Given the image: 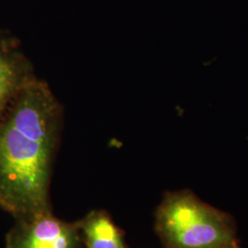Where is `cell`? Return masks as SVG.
Returning <instances> with one entry per match:
<instances>
[{
    "label": "cell",
    "instance_id": "obj_4",
    "mask_svg": "<svg viewBox=\"0 0 248 248\" xmlns=\"http://www.w3.org/2000/svg\"><path fill=\"white\" fill-rule=\"evenodd\" d=\"M78 223L86 248H130L124 232L105 211H91Z\"/></svg>",
    "mask_w": 248,
    "mask_h": 248
},
{
    "label": "cell",
    "instance_id": "obj_1",
    "mask_svg": "<svg viewBox=\"0 0 248 248\" xmlns=\"http://www.w3.org/2000/svg\"><path fill=\"white\" fill-rule=\"evenodd\" d=\"M59 108L48 87L28 80L0 116V208L16 220L51 210Z\"/></svg>",
    "mask_w": 248,
    "mask_h": 248
},
{
    "label": "cell",
    "instance_id": "obj_6",
    "mask_svg": "<svg viewBox=\"0 0 248 248\" xmlns=\"http://www.w3.org/2000/svg\"></svg>",
    "mask_w": 248,
    "mask_h": 248
},
{
    "label": "cell",
    "instance_id": "obj_3",
    "mask_svg": "<svg viewBox=\"0 0 248 248\" xmlns=\"http://www.w3.org/2000/svg\"><path fill=\"white\" fill-rule=\"evenodd\" d=\"M79 223L62 221L52 211L18 219L6 237V248H78Z\"/></svg>",
    "mask_w": 248,
    "mask_h": 248
},
{
    "label": "cell",
    "instance_id": "obj_2",
    "mask_svg": "<svg viewBox=\"0 0 248 248\" xmlns=\"http://www.w3.org/2000/svg\"><path fill=\"white\" fill-rule=\"evenodd\" d=\"M155 219L165 248H240L233 218L189 189L167 192Z\"/></svg>",
    "mask_w": 248,
    "mask_h": 248
},
{
    "label": "cell",
    "instance_id": "obj_5",
    "mask_svg": "<svg viewBox=\"0 0 248 248\" xmlns=\"http://www.w3.org/2000/svg\"><path fill=\"white\" fill-rule=\"evenodd\" d=\"M27 81L18 62L0 47V114Z\"/></svg>",
    "mask_w": 248,
    "mask_h": 248
}]
</instances>
